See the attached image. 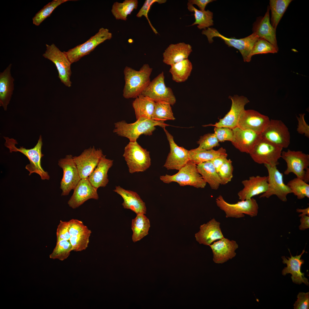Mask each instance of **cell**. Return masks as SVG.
<instances>
[{"instance_id": "6da1fadb", "label": "cell", "mask_w": 309, "mask_h": 309, "mask_svg": "<svg viewBox=\"0 0 309 309\" xmlns=\"http://www.w3.org/2000/svg\"><path fill=\"white\" fill-rule=\"evenodd\" d=\"M169 125L163 122L140 117L133 123H128L124 120L115 123L113 131L119 136L127 138L130 142H134L136 141L141 135H151L156 126H159L164 129Z\"/></svg>"}, {"instance_id": "7a4b0ae2", "label": "cell", "mask_w": 309, "mask_h": 309, "mask_svg": "<svg viewBox=\"0 0 309 309\" xmlns=\"http://www.w3.org/2000/svg\"><path fill=\"white\" fill-rule=\"evenodd\" d=\"M152 70L147 64L143 65L139 70L126 67L124 70L125 83L123 96L126 99L136 98L141 94L151 81Z\"/></svg>"}, {"instance_id": "3957f363", "label": "cell", "mask_w": 309, "mask_h": 309, "mask_svg": "<svg viewBox=\"0 0 309 309\" xmlns=\"http://www.w3.org/2000/svg\"><path fill=\"white\" fill-rule=\"evenodd\" d=\"M4 138L5 140L4 145L9 149L10 152H19L28 159L30 163L25 166V168L29 172V175L35 173L40 176L42 180L49 179L50 176L48 173L44 170L41 165V159L44 156L41 152L43 142L41 135L36 145L33 148L29 149H26L23 146L17 148L15 146L17 143L16 140L8 137Z\"/></svg>"}, {"instance_id": "277c9868", "label": "cell", "mask_w": 309, "mask_h": 309, "mask_svg": "<svg viewBox=\"0 0 309 309\" xmlns=\"http://www.w3.org/2000/svg\"><path fill=\"white\" fill-rule=\"evenodd\" d=\"M123 156L131 174L144 172L151 165L150 152L137 141L129 142L124 148Z\"/></svg>"}, {"instance_id": "5b68a950", "label": "cell", "mask_w": 309, "mask_h": 309, "mask_svg": "<svg viewBox=\"0 0 309 309\" xmlns=\"http://www.w3.org/2000/svg\"><path fill=\"white\" fill-rule=\"evenodd\" d=\"M160 179L166 183L175 182L181 186L189 185L197 188H204L207 184L198 172L197 165L190 160L176 174L161 176Z\"/></svg>"}, {"instance_id": "8992f818", "label": "cell", "mask_w": 309, "mask_h": 309, "mask_svg": "<svg viewBox=\"0 0 309 309\" xmlns=\"http://www.w3.org/2000/svg\"><path fill=\"white\" fill-rule=\"evenodd\" d=\"M202 33L207 37L210 43L213 41V38L218 37L223 40L229 46L233 47L239 50L242 55L245 62H249L251 60L250 55L253 46L259 38L254 33L244 38L237 39L234 38H227L221 34L215 29L208 27L203 30Z\"/></svg>"}, {"instance_id": "52a82bcc", "label": "cell", "mask_w": 309, "mask_h": 309, "mask_svg": "<svg viewBox=\"0 0 309 309\" xmlns=\"http://www.w3.org/2000/svg\"><path fill=\"white\" fill-rule=\"evenodd\" d=\"M215 201L217 206L225 212L227 218H240L244 217V214L253 217L258 214V205L256 200L253 198L231 204L220 195L216 199Z\"/></svg>"}, {"instance_id": "ba28073f", "label": "cell", "mask_w": 309, "mask_h": 309, "mask_svg": "<svg viewBox=\"0 0 309 309\" xmlns=\"http://www.w3.org/2000/svg\"><path fill=\"white\" fill-rule=\"evenodd\" d=\"M283 148L261 138L249 154L253 160L259 164L277 166L281 157Z\"/></svg>"}, {"instance_id": "9c48e42d", "label": "cell", "mask_w": 309, "mask_h": 309, "mask_svg": "<svg viewBox=\"0 0 309 309\" xmlns=\"http://www.w3.org/2000/svg\"><path fill=\"white\" fill-rule=\"evenodd\" d=\"M46 50L43 56L53 62L58 73V78L66 86H71V63L65 53L61 51L54 44H46Z\"/></svg>"}, {"instance_id": "30bf717a", "label": "cell", "mask_w": 309, "mask_h": 309, "mask_svg": "<svg viewBox=\"0 0 309 309\" xmlns=\"http://www.w3.org/2000/svg\"><path fill=\"white\" fill-rule=\"evenodd\" d=\"M112 37V34L108 29L102 27L85 42L64 52L72 64L89 54L97 46L106 40L110 39Z\"/></svg>"}, {"instance_id": "8fae6325", "label": "cell", "mask_w": 309, "mask_h": 309, "mask_svg": "<svg viewBox=\"0 0 309 309\" xmlns=\"http://www.w3.org/2000/svg\"><path fill=\"white\" fill-rule=\"evenodd\" d=\"M264 165L268 174V187L267 191L262 194L260 198H269L273 195H275L282 201H286L287 195L292 192L288 186L284 182L283 174L277 169V166Z\"/></svg>"}, {"instance_id": "7c38bea8", "label": "cell", "mask_w": 309, "mask_h": 309, "mask_svg": "<svg viewBox=\"0 0 309 309\" xmlns=\"http://www.w3.org/2000/svg\"><path fill=\"white\" fill-rule=\"evenodd\" d=\"M141 94L150 98L155 102H164L173 105L176 102L172 89L167 87L165 84L163 72L150 81Z\"/></svg>"}, {"instance_id": "4fadbf2b", "label": "cell", "mask_w": 309, "mask_h": 309, "mask_svg": "<svg viewBox=\"0 0 309 309\" xmlns=\"http://www.w3.org/2000/svg\"><path fill=\"white\" fill-rule=\"evenodd\" d=\"M73 157L71 154L67 155L58 161V165L63 171L60 186L62 196L68 195L81 179Z\"/></svg>"}, {"instance_id": "5bb4252c", "label": "cell", "mask_w": 309, "mask_h": 309, "mask_svg": "<svg viewBox=\"0 0 309 309\" xmlns=\"http://www.w3.org/2000/svg\"><path fill=\"white\" fill-rule=\"evenodd\" d=\"M103 155L101 149L93 146L85 149L79 155L73 157L81 179L88 177Z\"/></svg>"}, {"instance_id": "9a60e30c", "label": "cell", "mask_w": 309, "mask_h": 309, "mask_svg": "<svg viewBox=\"0 0 309 309\" xmlns=\"http://www.w3.org/2000/svg\"><path fill=\"white\" fill-rule=\"evenodd\" d=\"M262 138L283 148H287L290 143L288 129L280 120L271 119L266 130L261 134Z\"/></svg>"}, {"instance_id": "2e32d148", "label": "cell", "mask_w": 309, "mask_h": 309, "mask_svg": "<svg viewBox=\"0 0 309 309\" xmlns=\"http://www.w3.org/2000/svg\"><path fill=\"white\" fill-rule=\"evenodd\" d=\"M281 157L287 164L284 174L288 175L293 173L297 177L303 180L305 170L309 166V155L301 151L288 149L282 151Z\"/></svg>"}, {"instance_id": "e0dca14e", "label": "cell", "mask_w": 309, "mask_h": 309, "mask_svg": "<svg viewBox=\"0 0 309 309\" xmlns=\"http://www.w3.org/2000/svg\"><path fill=\"white\" fill-rule=\"evenodd\" d=\"M229 98L232 102L229 111L223 118L215 124H209L206 126H213L215 127H226L231 129L237 126L241 114L245 110V106L249 101L243 96L235 95L230 96Z\"/></svg>"}, {"instance_id": "ac0fdd59", "label": "cell", "mask_w": 309, "mask_h": 309, "mask_svg": "<svg viewBox=\"0 0 309 309\" xmlns=\"http://www.w3.org/2000/svg\"><path fill=\"white\" fill-rule=\"evenodd\" d=\"M169 141L170 151L164 167L167 170H179L189 161V151L180 147L175 142L173 136L165 129H163Z\"/></svg>"}, {"instance_id": "d6986e66", "label": "cell", "mask_w": 309, "mask_h": 309, "mask_svg": "<svg viewBox=\"0 0 309 309\" xmlns=\"http://www.w3.org/2000/svg\"><path fill=\"white\" fill-rule=\"evenodd\" d=\"M270 122V120L267 116L253 110H245L241 116L237 126L261 134Z\"/></svg>"}, {"instance_id": "ffe728a7", "label": "cell", "mask_w": 309, "mask_h": 309, "mask_svg": "<svg viewBox=\"0 0 309 309\" xmlns=\"http://www.w3.org/2000/svg\"><path fill=\"white\" fill-rule=\"evenodd\" d=\"M97 189L92 185L88 177L81 179L73 190V193L68 202V205L75 209L89 199H98Z\"/></svg>"}, {"instance_id": "44dd1931", "label": "cell", "mask_w": 309, "mask_h": 309, "mask_svg": "<svg viewBox=\"0 0 309 309\" xmlns=\"http://www.w3.org/2000/svg\"><path fill=\"white\" fill-rule=\"evenodd\" d=\"M213 253V260L217 264H222L236 256L238 248L236 242L225 237L214 242L209 245Z\"/></svg>"}, {"instance_id": "7402d4cb", "label": "cell", "mask_w": 309, "mask_h": 309, "mask_svg": "<svg viewBox=\"0 0 309 309\" xmlns=\"http://www.w3.org/2000/svg\"><path fill=\"white\" fill-rule=\"evenodd\" d=\"M233 133L231 143L240 152L249 154L255 145L261 138V134L238 126L232 129Z\"/></svg>"}, {"instance_id": "603a6c76", "label": "cell", "mask_w": 309, "mask_h": 309, "mask_svg": "<svg viewBox=\"0 0 309 309\" xmlns=\"http://www.w3.org/2000/svg\"><path fill=\"white\" fill-rule=\"evenodd\" d=\"M241 183L244 187L238 193L239 199L241 201L249 199L267 191L268 176H251L248 179L242 181Z\"/></svg>"}, {"instance_id": "cb8c5ba5", "label": "cell", "mask_w": 309, "mask_h": 309, "mask_svg": "<svg viewBox=\"0 0 309 309\" xmlns=\"http://www.w3.org/2000/svg\"><path fill=\"white\" fill-rule=\"evenodd\" d=\"M220 223L213 218L201 225L199 231L195 234L196 241L200 244L209 245L213 242L224 237Z\"/></svg>"}, {"instance_id": "d4e9b609", "label": "cell", "mask_w": 309, "mask_h": 309, "mask_svg": "<svg viewBox=\"0 0 309 309\" xmlns=\"http://www.w3.org/2000/svg\"><path fill=\"white\" fill-rule=\"evenodd\" d=\"M270 9L268 6L264 17L257 18L253 24L252 31L259 38L268 41L279 49L276 38V30L270 21Z\"/></svg>"}, {"instance_id": "484cf974", "label": "cell", "mask_w": 309, "mask_h": 309, "mask_svg": "<svg viewBox=\"0 0 309 309\" xmlns=\"http://www.w3.org/2000/svg\"><path fill=\"white\" fill-rule=\"evenodd\" d=\"M288 250L290 257H287L288 259V260L285 256L282 257V262L286 264L287 265V266L285 267L282 270V274L285 276L287 274H290L292 275L291 278L294 283L300 284L303 283L306 285L309 286L308 280L304 277V273H302L301 271V266L304 262V260L301 259V258L305 252L304 249L301 254L294 256L292 255L289 249Z\"/></svg>"}, {"instance_id": "4316f807", "label": "cell", "mask_w": 309, "mask_h": 309, "mask_svg": "<svg viewBox=\"0 0 309 309\" xmlns=\"http://www.w3.org/2000/svg\"><path fill=\"white\" fill-rule=\"evenodd\" d=\"M113 191L122 198V205L124 209H130L136 215L146 214L145 203L137 193L125 189L120 186H116Z\"/></svg>"}, {"instance_id": "83f0119b", "label": "cell", "mask_w": 309, "mask_h": 309, "mask_svg": "<svg viewBox=\"0 0 309 309\" xmlns=\"http://www.w3.org/2000/svg\"><path fill=\"white\" fill-rule=\"evenodd\" d=\"M192 47L189 44L180 42L171 44L163 53V62L171 65L188 58L192 52Z\"/></svg>"}, {"instance_id": "f1b7e54d", "label": "cell", "mask_w": 309, "mask_h": 309, "mask_svg": "<svg viewBox=\"0 0 309 309\" xmlns=\"http://www.w3.org/2000/svg\"><path fill=\"white\" fill-rule=\"evenodd\" d=\"M12 64L0 73V106L6 111L14 90V79L12 76Z\"/></svg>"}, {"instance_id": "f546056e", "label": "cell", "mask_w": 309, "mask_h": 309, "mask_svg": "<svg viewBox=\"0 0 309 309\" xmlns=\"http://www.w3.org/2000/svg\"><path fill=\"white\" fill-rule=\"evenodd\" d=\"M106 156L104 155L102 157L97 166L88 177L92 185L98 189L106 187L109 182L108 173L113 165V160L106 158Z\"/></svg>"}, {"instance_id": "4dcf8cb0", "label": "cell", "mask_w": 309, "mask_h": 309, "mask_svg": "<svg viewBox=\"0 0 309 309\" xmlns=\"http://www.w3.org/2000/svg\"><path fill=\"white\" fill-rule=\"evenodd\" d=\"M155 105L153 100L142 94L135 98L132 106L136 119L140 117L152 119Z\"/></svg>"}, {"instance_id": "1f68e13d", "label": "cell", "mask_w": 309, "mask_h": 309, "mask_svg": "<svg viewBox=\"0 0 309 309\" xmlns=\"http://www.w3.org/2000/svg\"><path fill=\"white\" fill-rule=\"evenodd\" d=\"M198 172L211 189L217 190L221 182L216 169L211 162L208 161L197 165Z\"/></svg>"}, {"instance_id": "d6a6232c", "label": "cell", "mask_w": 309, "mask_h": 309, "mask_svg": "<svg viewBox=\"0 0 309 309\" xmlns=\"http://www.w3.org/2000/svg\"><path fill=\"white\" fill-rule=\"evenodd\" d=\"M150 227L149 220L145 214H137L132 221V241L135 242L139 241L148 235Z\"/></svg>"}, {"instance_id": "836d02e7", "label": "cell", "mask_w": 309, "mask_h": 309, "mask_svg": "<svg viewBox=\"0 0 309 309\" xmlns=\"http://www.w3.org/2000/svg\"><path fill=\"white\" fill-rule=\"evenodd\" d=\"M226 153L225 149L221 147L217 150H203L198 148L189 151V160L197 165L200 163L211 161L214 159Z\"/></svg>"}, {"instance_id": "e575fe53", "label": "cell", "mask_w": 309, "mask_h": 309, "mask_svg": "<svg viewBox=\"0 0 309 309\" xmlns=\"http://www.w3.org/2000/svg\"><path fill=\"white\" fill-rule=\"evenodd\" d=\"M169 72L172 80L176 82L181 83L186 81L190 75L193 65L188 59H185L171 65Z\"/></svg>"}, {"instance_id": "d590c367", "label": "cell", "mask_w": 309, "mask_h": 309, "mask_svg": "<svg viewBox=\"0 0 309 309\" xmlns=\"http://www.w3.org/2000/svg\"><path fill=\"white\" fill-rule=\"evenodd\" d=\"M137 0H125L122 3L116 2L112 6L111 12L117 20L126 21L127 17L138 5Z\"/></svg>"}, {"instance_id": "8d00e7d4", "label": "cell", "mask_w": 309, "mask_h": 309, "mask_svg": "<svg viewBox=\"0 0 309 309\" xmlns=\"http://www.w3.org/2000/svg\"><path fill=\"white\" fill-rule=\"evenodd\" d=\"M187 8L191 12H194L195 21L190 26L198 25L197 27L199 29H206V28L213 25V13L209 10L201 11L194 7L193 5L188 3Z\"/></svg>"}, {"instance_id": "74e56055", "label": "cell", "mask_w": 309, "mask_h": 309, "mask_svg": "<svg viewBox=\"0 0 309 309\" xmlns=\"http://www.w3.org/2000/svg\"><path fill=\"white\" fill-rule=\"evenodd\" d=\"M292 0H270V10L271 11V24L276 29Z\"/></svg>"}, {"instance_id": "f35d334b", "label": "cell", "mask_w": 309, "mask_h": 309, "mask_svg": "<svg viewBox=\"0 0 309 309\" xmlns=\"http://www.w3.org/2000/svg\"><path fill=\"white\" fill-rule=\"evenodd\" d=\"M171 105L164 102H155V108L152 119L159 122L175 119Z\"/></svg>"}, {"instance_id": "ab89813d", "label": "cell", "mask_w": 309, "mask_h": 309, "mask_svg": "<svg viewBox=\"0 0 309 309\" xmlns=\"http://www.w3.org/2000/svg\"><path fill=\"white\" fill-rule=\"evenodd\" d=\"M71 0H53L45 5L33 17V23L39 26L46 18L50 16L55 9L61 4Z\"/></svg>"}, {"instance_id": "60d3db41", "label": "cell", "mask_w": 309, "mask_h": 309, "mask_svg": "<svg viewBox=\"0 0 309 309\" xmlns=\"http://www.w3.org/2000/svg\"><path fill=\"white\" fill-rule=\"evenodd\" d=\"M287 185L290 188L292 193L299 199L305 197L309 198V185L302 179L296 177L289 181Z\"/></svg>"}, {"instance_id": "b9f144b4", "label": "cell", "mask_w": 309, "mask_h": 309, "mask_svg": "<svg viewBox=\"0 0 309 309\" xmlns=\"http://www.w3.org/2000/svg\"><path fill=\"white\" fill-rule=\"evenodd\" d=\"M72 251V246L69 240H62L57 241L56 246L49 257L53 259L63 261L66 259Z\"/></svg>"}, {"instance_id": "7bdbcfd3", "label": "cell", "mask_w": 309, "mask_h": 309, "mask_svg": "<svg viewBox=\"0 0 309 309\" xmlns=\"http://www.w3.org/2000/svg\"><path fill=\"white\" fill-rule=\"evenodd\" d=\"M92 231L88 229L83 233L76 236H71L69 240L72 251H80L85 250L89 242Z\"/></svg>"}, {"instance_id": "ee69618b", "label": "cell", "mask_w": 309, "mask_h": 309, "mask_svg": "<svg viewBox=\"0 0 309 309\" xmlns=\"http://www.w3.org/2000/svg\"><path fill=\"white\" fill-rule=\"evenodd\" d=\"M278 49L266 40L259 38L255 43L252 49L250 56L257 54L276 53Z\"/></svg>"}, {"instance_id": "f6af8a7d", "label": "cell", "mask_w": 309, "mask_h": 309, "mask_svg": "<svg viewBox=\"0 0 309 309\" xmlns=\"http://www.w3.org/2000/svg\"><path fill=\"white\" fill-rule=\"evenodd\" d=\"M233 170L232 161L230 159H227L217 172L221 181V185H225L231 181L233 177Z\"/></svg>"}, {"instance_id": "bcb514c9", "label": "cell", "mask_w": 309, "mask_h": 309, "mask_svg": "<svg viewBox=\"0 0 309 309\" xmlns=\"http://www.w3.org/2000/svg\"><path fill=\"white\" fill-rule=\"evenodd\" d=\"M219 142L215 134L208 133L200 137L197 143L198 148L201 149L210 150L219 145Z\"/></svg>"}, {"instance_id": "7dc6e473", "label": "cell", "mask_w": 309, "mask_h": 309, "mask_svg": "<svg viewBox=\"0 0 309 309\" xmlns=\"http://www.w3.org/2000/svg\"><path fill=\"white\" fill-rule=\"evenodd\" d=\"M166 1V0H146L136 15V17L139 18L143 16H144L148 20L153 31L156 34L158 33L152 25L148 18V13L151 6L154 3L156 2L159 4H162L165 3Z\"/></svg>"}, {"instance_id": "c3c4849f", "label": "cell", "mask_w": 309, "mask_h": 309, "mask_svg": "<svg viewBox=\"0 0 309 309\" xmlns=\"http://www.w3.org/2000/svg\"><path fill=\"white\" fill-rule=\"evenodd\" d=\"M68 228L71 236L81 234L88 229L83 222L77 219H72L68 221Z\"/></svg>"}, {"instance_id": "681fc988", "label": "cell", "mask_w": 309, "mask_h": 309, "mask_svg": "<svg viewBox=\"0 0 309 309\" xmlns=\"http://www.w3.org/2000/svg\"><path fill=\"white\" fill-rule=\"evenodd\" d=\"M214 131V133L219 142L227 140L232 141L233 138L232 129L226 127H215Z\"/></svg>"}, {"instance_id": "f907efd6", "label": "cell", "mask_w": 309, "mask_h": 309, "mask_svg": "<svg viewBox=\"0 0 309 309\" xmlns=\"http://www.w3.org/2000/svg\"><path fill=\"white\" fill-rule=\"evenodd\" d=\"M68 226V221L60 220L56 231L57 241L70 240L71 236L69 232Z\"/></svg>"}, {"instance_id": "816d5d0a", "label": "cell", "mask_w": 309, "mask_h": 309, "mask_svg": "<svg viewBox=\"0 0 309 309\" xmlns=\"http://www.w3.org/2000/svg\"><path fill=\"white\" fill-rule=\"evenodd\" d=\"M297 299L294 305V309H308L309 308V292H299L297 295Z\"/></svg>"}, {"instance_id": "f5cc1de1", "label": "cell", "mask_w": 309, "mask_h": 309, "mask_svg": "<svg viewBox=\"0 0 309 309\" xmlns=\"http://www.w3.org/2000/svg\"><path fill=\"white\" fill-rule=\"evenodd\" d=\"M305 114H299V117L296 116L298 121L297 131L299 134H303L308 138H309V126L305 121L304 116Z\"/></svg>"}, {"instance_id": "db71d44e", "label": "cell", "mask_w": 309, "mask_h": 309, "mask_svg": "<svg viewBox=\"0 0 309 309\" xmlns=\"http://www.w3.org/2000/svg\"><path fill=\"white\" fill-rule=\"evenodd\" d=\"M227 154L226 153L214 159L211 161L217 172L221 166L227 159Z\"/></svg>"}, {"instance_id": "11a10c76", "label": "cell", "mask_w": 309, "mask_h": 309, "mask_svg": "<svg viewBox=\"0 0 309 309\" xmlns=\"http://www.w3.org/2000/svg\"><path fill=\"white\" fill-rule=\"evenodd\" d=\"M214 0H189L188 3L193 5H197L201 11L205 10V9L207 5Z\"/></svg>"}, {"instance_id": "9f6ffc18", "label": "cell", "mask_w": 309, "mask_h": 309, "mask_svg": "<svg viewBox=\"0 0 309 309\" xmlns=\"http://www.w3.org/2000/svg\"><path fill=\"white\" fill-rule=\"evenodd\" d=\"M300 224L299 226L300 230H304L309 228V216L304 215L300 217Z\"/></svg>"}, {"instance_id": "6f0895ef", "label": "cell", "mask_w": 309, "mask_h": 309, "mask_svg": "<svg viewBox=\"0 0 309 309\" xmlns=\"http://www.w3.org/2000/svg\"><path fill=\"white\" fill-rule=\"evenodd\" d=\"M296 212L298 213H302L301 214L299 215V216L300 217L301 216L304 215H308L309 216V207L304 209H296Z\"/></svg>"}, {"instance_id": "680465c9", "label": "cell", "mask_w": 309, "mask_h": 309, "mask_svg": "<svg viewBox=\"0 0 309 309\" xmlns=\"http://www.w3.org/2000/svg\"><path fill=\"white\" fill-rule=\"evenodd\" d=\"M305 170L303 180L306 183H308L309 182V168L308 167Z\"/></svg>"}]
</instances>
